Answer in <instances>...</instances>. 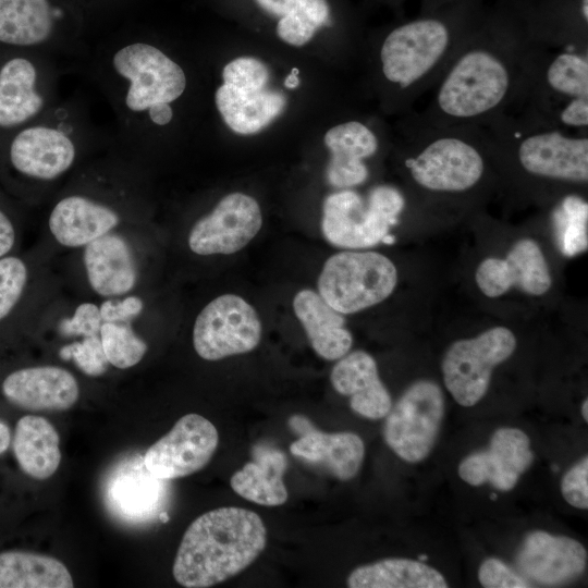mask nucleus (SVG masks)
Segmentation results:
<instances>
[{
	"label": "nucleus",
	"mask_w": 588,
	"mask_h": 588,
	"mask_svg": "<svg viewBox=\"0 0 588 588\" xmlns=\"http://www.w3.org/2000/svg\"><path fill=\"white\" fill-rule=\"evenodd\" d=\"M82 90L0 135V186L25 209L45 207L66 181L114 139Z\"/></svg>",
	"instance_id": "1"
},
{
	"label": "nucleus",
	"mask_w": 588,
	"mask_h": 588,
	"mask_svg": "<svg viewBox=\"0 0 588 588\" xmlns=\"http://www.w3.org/2000/svg\"><path fill=\"white\" fill-rule=\"evenodd\" d=\"M535 44L523 32L475 29L412 111L440 126L485 125L514 110L523 98Z\"/></svg>",
	"instance_id": "2"
},
{
	"label": "nucleus",
	"mask_w": 588,
	"mask_h": 588,
	"mask_svg": "<svg viewBox=\"0 0 588 588\" xmlns=\"http://www.w3.org/2000/svg\"><path fill=\"white\" fill-rule=\"evenodd\" d=\"M45 207L38 240L57 255L121 226L152 221L147 168L112 142L85 162Z\"/></svg>",
	"instance_id": "3"
},
{
	"label": "nucleus",
	"mask_w": 588,
	"mask_h": 588,
	"mask_svg": "<svg viewBox=\"0 0 588 588\" xmlns=\"http://www.w3.org/2000/svg\"><path fill=\"white\" fill-rule=\"evenodd\" d=\"M78 63L109 105L115 145L126 156L144 126L162 127L172 122V105L187 87L183 68L146 40L86 47Z\"/></svg>",
	"instance_id": "4"
},
{
	"label": "nucleus",
	"mask_w": 588,
	"mask_h": 588,
	"mask_svg": "<svg viewBox=\"0 0 588 588\" xmlns=\"http://www.w3.org/2000/svg\"><path fill=\"white\" fill-rule=\"evenodd\" d=\"M158 246L152 221L134 223L57 255L56 262L70 293L95 299L121 297L155 289Z\"/></svg>",
	"instance_id": "5"
},
{
	"label": "nucleus",
	"mask_w": 588,
	"mask_h": 588,
	"mask_svg": "<svg viewBox=\"0 0 588 588\" xmlns=\"http://www.w3.org/2000/svg\"><path fill=\"white\" fill-rule=\"evenodd\" d=\"M266 543L267 529L257 513L236 506L211 510L184 532L173 577L186 588L211 587L244 571Z\"/></svg>",
	"instance_id": "6"
},
{
	"label": "nucleus",
	"mask_w": 588,
	"mask_h": 588,
	"mask_svg": "<svg viewBox=\"0 0 588 588\" xmlns=\"http://www.w3.org/2000/svg\"><path fill=\"white\" fill-rule=\"evenodd\" d=\"M474 30L425 16L402 23L384 36L378 50L380 76L400 110L412 111Z\"/></svg>",
	"instance_id": "7"
},
{
	"label": "nucleus",
	"mask_w": 588,
	"mask_h": 588,
	"mask_svg": "<svg viewBox=\"0 0 588 588\" xmlns=\"http://www.w3.org/2000/svg\"><path fill=\"white\" fill-rule=\"evenodd\" d=\"M411 150L404 168L413 183L431 194L460 195L477 187L487 172L491 146L482 126H440L419 121L412 111L405 122Z\"/></svg>",
	"instance_id": "8"
},
{
	"label": "nucleus",
	"mask_w": 588,
	"mask_h": 588,
	"mask_svg": "<svg viewBox=\"0 0 588 588\" xmlns=\"http://www.w3.org/2000/svg\"><path fill=\"white\" fill-rule=\"evenodd\" d=\"M490 144L511 151L526 174L562 183L588 181V134L564 130L525 112H506L481 125Z\"/></svg>",
	"instance_id": "9"
},
{
	"label": "nucleus",
	"mask_w": 588,
	"mask_h": 588,
	"mask_svg": "<svg viewBox=\"0 0 588 588\" xmlns=\"http://www.w3.org/2000/svg\"><path fill=\"white\" fill-rule=\"evenodd\" d=\"M515 111L588 134V51L535 44Z\"/></svg>",
	"instance_id": "10"
},
{
	"label": "nucleus",
	"mask_w": 588,
	"mask_h": 588,
	"mask_svg": "<svg viewBox=\"0 0 588 588\" xmlns=\"http://www.w3.org/2000/svg\"><path fill=\"white\" fill-rule=\"evenodd\" d=\"M56 258L40 240L0 258V351L33 341L44 311L64 290Z\"/></svg>",
	"instance_id": "11"
},
{
	"label": "nucleus",
	"mask_w": 588,
	"mask_h": 588,
	"mask_svg": "<svg viewBox=\"0 0 588 588\" xmlns=\"http://www.w3.org/2000/svg\"><path fill=\"white\" fill-rule=\"evenodd\" d=\"M155 289L121 297L95 299L79 296L76 339L96 335L110 368L137 367L150 350L148 331L156 322Z\"/></svg>",
	"instance_id": "12"
},
{
	"label": "nucleus",
	"mask_w": 588,
	"mask_h": 588,
	"mask_svg": "<svg viewBox=\"0 0 588 588\" xmlns=\"http://www.w3.org/2000/svg\"><path fill=\"white\" fill-rule=\"evenodd\" d=\"M64 69L38 51H0V135L46 112L61 96Z\"/></svg>",
	"instance_id": "13"
},
{
	"label": "nucleus",
	"mask_w": 588,
	"mask_h": 588,
	"mask_svg": "<svg viewBox=\"0 0 588 588\" xmlns=\"http://www.w3.org/2000/svg\"><path fill=\"white\" fill-rule=\"evenodd\" d=\"M405 199L390 185L371 188L366 197L346 188L326 197L321 230L326 240L341 248H369L389 234L399 221Z\"/></svg>",
	"instance_id": "14"
},
{
	"label": "nucleus",
	"mask_w": 588,
	"mask_h": 588,
	"mask_svg": "<svg viewBox=\"0 0 588 588\" xmlns=\"http://www.w3.org/2000/svg\"><path fill=\"white\" fill-rule=\"evenodd\" d=\"M397 270L376 252H340L329 257L318 278V293L336 311L354 314L388 298Z\"/></svg>",
	"instance_id": "15"
},
{
	"label": "nucleus",
	"mask_w": 588,
	"mask_h": 588,
	"mask_svg": "<svg viewBox=\"0 0 588 588\" xmlns=\"http://www.w3.org/2000/svg\"><path fill=\"white\" fill-rule=\"evenodd\" d=\"M261 339L255 308L235 294H222L206 303L192 326V344L204 360L217 362L253 351Z\"/></svg>",
	"instance_id": "16"
},
{
	"label": "nucleus",
	"mask_w": 588,
	"mask_h": 588,
	"mask_svg": "<svg viewBox=\"0 0 588 588\" xmlns=\"http://www.w3.org/2000/svg\"><path fill=\"white\" fill-rule=\"evenodd\" d=\"M516 338L505 327H494L473 339L454 342L442 362L443 380L462 406L477 404L486 394L492 370L515 351Z\"/></svg>",
	"instance_id": "17"
},
{
	"label": "nucleus",
	"mask_w": 588,
	"mask_h": 588,
	"mask_svg": "<svg viewBox=\"0 0 588 588\" xmlns=\"http://www.w3.org/2000/svg\"><path fill=\"white\" fill-rule=\"evenodd\" d=\"M444 414L441 388L430 380L411 384L387 414L383 437L402 460L417 463L433 448Z\"/></svg>",
	"instance_id": "18"
},
{
	"label": "nucleus",
	"mask_w": 588,
	"mask_h": 588,
	"mask_svg": "<svg viewBox=\"0 0 588 588\" xmlns=\"http://www.w3.org/2000/svg\"><path fill=\"white\" fill-rule=\"evenodd\" d=\"M262 215L255 198L243 193L223 196L189 226L185 245L198 258L230 255L243 249L259 232Z\"/></svg>",
	"instance_id": "19"
},
{
	"label": "nucleus",
	"mask_w": 588,
	"mask_h": 588,
	"mask_svg": "<svg viewBox=\"0 0 588 588\" xmlns=\"http://www.w3.org/2000/svg\"><path fill=\"white\" fill-rule=\"evenodd\" d=\"M218 442L217 428L210 420L187 414L147 449L143 463L154 477L164 481L186 477L209 463Z\"/></svg>",
	"instance_id": "20"
},
{
	"label": "nucleus",
	"mask_w": 588,
	"mask_h": 588,
	"mask_svg": "<svg viewBox=\"0 0 588 588\" xmlns=\"http://www.w3.org/2000/svg\"><path fill=\"white\" fill-rule=\"evenodd\" d=\"M2 396L29 412H64L81 396V384L68 368L54 364H29L12 368L0 380Z\"/></svg>",
	"instance_id": "21"
},
{
	"label": "nucleus",
	"mask_w": 588,
	"mask_h": 588,
	"mask_svg": "<svg viewBox=\"0 0 588 588\" xmlns=\"http://www.w3.org/2000/svg\"><path fill=\"white\" fill-rule=\"evenodd\" d=\"M534 460L528 436L517 428L502 427L494 431L489 448L466 456L458 475L470 486L490 482L501 491L515 487Z\"/></svg>",
	"instance_id": "22"
},
{
	"label": "nucleus",
	"mask_w": 588,
	"mask_h": 588,
	"mask_svg": "<svg viewBox=\"0 0 588 588\" xmlns=\"http://www.w3.org/2000/svg\"><path fill=\"white\" fill-rule=\"evenodd\" d=\"M479 290L494 298L505 294L511 287L539 296L551 287V274L542 250L536 241H517L507 256L486 258L475 274Z\"/></svg>",
	"instance_id": "23"
},
{
	"label": "nucleus",
	"mask_w": 588,
	"mask_h": 588,
	"mask_svg": "<svg viewBox=\"0 0 588 588\" xmlns=\"http://www.w3.org/2000/svg\"><path fill=\"white\" fill-rule=\"evenodd\" d=\"M516 563L527 577L543 585H559L583 574L587 551L575 539L536 530L525 537Z\"/></svg>",
	"instance_id": "24"
},
{
	"label": "nucleus",
	"mask_w": 588,
	"mask_h": 588,
	"mask_svg": "<svg viewBox=\"0 0 588 588\" xmlns=\"http://www.w3.org/2000/svg\"><path fill=\"white\" fill-rule=\"evenodd\" d=\"M330 151L326 171L328 183L339 189L363 184L369 176L365 160L379 149L375 131L358 120H350L329 128L323 138Z\"/></svg>",
	"instance_id": "25"
},
{
	"label": "nucleus",
	"mask_w": 588,
	"mask_h": 588,
	"mask_svg": "<svg viewBox=\"0 0 588 588\" xmlns=\"http://www.w3.org/2000/svg\"><path fill=\"white\" fill-rule=\"evenodd\" d=\"M330 381L338 393L350 397L351 408L365 418H383L392 407L376 360L364 351L341 357L331 370Z\"/></svg>",
	"instance_id": "26"
},
{
	"label": "nucleus",
	"mask_w": 588,
	"mask_h": 588,
	"mask_svg": "<svg viewBox=\"0 0 588 588\" xmlns=\"http://www.w3.org/2000/svg\"><path fill=\"white\" fill-rule=\"evenodd\" d=\"M290 451L340 480L355 477L365 457V445L358 434L347 431L329 433L314 426L290 445Z\"/></svg>",
	"instance_id": "27"
},
{
	"label": "nucleus",
	"mask_w": 588,
	"mask_h": 588,
	"mask_svg": "<svg viewBox=\"0 0 588 588\" xmlns=\"http://www.w3.org/2000/svg\"><path fill=\"white\" fill-rule=\"evenodd\" d=\"M293 309L311 347L320 357L336 360L348 353L353 336L345 328V318L319 293L308 289L297 292Z\"/></svg>",
	"instance_id": "28"
},
{
	"label": "nucleus",
	"mask_w": 588,
	"mask_h": 588,
	"mask_svg": "<svg viewBox=\"0 0 588 588\" xmlns=\"http://www.w3.org/2000/svg\"><path fill=\"white\" fill-rule=\"evenodd\" d=\"M215 103L223 122L235 133H258L285 109L286 97L275 90L243 89L222 84L215 93Z\"/></svg>",
	"instance_id": "29"
},
{
	"label": "nucleus",
	"mask_w": 588,
	"mask_h": 588,
	"mask_svg": "<svg viewBox=\"0 0 588 588\" xmlns=\"http://www.w3.org/2000/svg\"><path fill=\"white\" fill-rule=\"evenodd\" d=\"M135 464L114 474L108 483L107 498L112 511L122 518L144 522L160 516L166 486L164 480L154 477L145 468L143 460L136 468Z\"/></svg>",
	"instance_id": "30"
},
{
	"label": "nucleus",
	"mask_w": 588,
	"mask_h": 588,
	"mask_svg": "<svg viewBox=\"0 0 588 588\" xmlns=\"http://www.w3.org/2000/svg\"><path fill=\"white\" fill-rule=\"evenodd\" d=\"M253 461L231 477L230 485L242 498L264 506L282 505L287 500L283 482L287 462L285 454L272 445L257 444Z\"/></svg>",
	"instance_id": "31"
},
{
	"label": "nucleus",
	"mask_w": 588,
	"mask_h": 588,
	"mask_svg": "<svg viewBox=\"0 0 588 588\" xmlns=\"http://www.w3.org/2000/svg\"><path fill=\"white\" fill-rule=\"evenodd\" d=\"M11 442L15 460L28 477L45 480L57 471L61 462L59 434L45 417H21Z\"/></svg>",
	"instance_id": "32"
},
{
	"label": "nucleus",
	"mask_w": 588,
	"mask_h": 588,
	"mask_svg": "<svg viewBox=\"0 0 588 588\" xmlns=\"http://www.w3.org/2000/svg\"><path fill=\"white\" fill-rule=\"evenodd\" d=\"M350 588H446L436 568L408 559H384L356 567L347 577Z\"/></svg>",
	"instance_id": "33"
},
{
	"label": "nucleus",
	"mask_w": 588,
	"mask_h": 588,
	"mask_svg": "<svg viewBox=\"0 0 588 588\" xmlns=\"http://www.w3.org/2000/svg\"><path fill=\"white\" fill-rule=\"evenodd\" d=\"M73 578L58 559L25 551L0 553V588H72Z\"/></svg>",
	"instance_id": "34"
},
{
	"label": "nucleus",
	"mask_w": 588,
	"mask_h": 588,
	"mask_svg": "<svg viewBox=\"0 0 588 588\" xmlns=\"http://www.w3.org/2000/svg\"><path fill=\"white\" fill-rule=\"evenodd\" d=\"M555 240L560 252L574 257L588 247V204L583 197L566 195L552 213Z\"/></svg>",
	"instance_id": "35"
},
{
	"label": "nucleus",
	"mask_w": 588,
	"mask_h": 588,
	"mask_svg": "<svg viewBox=\"0 0 588 588\" xmlns=\"http://www.w3.org/2000/svg\"><path fill=\"white\" fill-rule=\"evenodd\" d=\"M330 7L327 0H297L277 24V34L284 42L301 47L323 25H329Z\"/></svg>",
	"instance_id": "36"
},
{
	"label": "nucleus",
	"mask_w": 588,
	"mask_h": 588,
	"mask_svg": "<svg viewBox=\"0 0 588 588\" xmlns=\"http://www.w3.org/2000/svg\"><path fill=\"white\" fill-rule=\"evenodd\" d=\"M25 210L0 186V258L23 249Z\"/></svg>",
	"instance_id": "37"
},
{
	"label": "nucleus",
	"mask_w": 588,
	"mask_h": 588,
	"mask_svg": "<svg viewBox=\"0 0 588 588\" xmlns=\"http://www.w3.org/2000/svg\"><path fill=\"white\" fill-rule=\"evenodd\" d=\"M223 84L243 89H265L269 81V70L260 60L252 57H240L224 65Z\"/></svg>",
	"instance_id": "38"
},
{
	"label": "nucleus",
	"mask_w": 588,
	"mask_h": 588,
	"mask_svg": "<svg viewBox=\"0 0 588 588\" xmlns=\"http://www.w3.org/2000/svg\"><path fill=\"white\" fill-rule=\"evenodd\" d=\"M478 579L486 588H527L529 581L495 558L485 560L478 571Z\"/></svg>",
	"instance_id": "39"
},
{
	"label": "nucleus",
	"mask_w": 588,
	"mask_h": 588,
	"mask_svg": "<svg viewBox=\"0 0 588 588\" xmlns=\"http://www.w3.org/2000/svg\"><path fill=\"white\" fill-rule=\"evenodd\" d=\"M564 500L577 509L588 507V457L585 456L568 469L562 478Z\"/></svg>",
	"instance_id": "40"
},
{
	"label": "nucleus",
	"mask_w": 588,
	"mask_h": 588,
	"mask_svg": "<svg viewBox=\"0 0 588 588\" xmlns=\"http://www.w3.org/2000/svg\"><path fill=\"white\" fill-rule=\"evenodd\" d=\"M260 9L268 14L282 17L285 15L296 3L297 0H255Z\"/></svg>",
	"instance_id": "41"
},
{
	"label": "nucleus",
	"mask_w": 588,
	"mask_h": 588,
	"mask_svg": "<svg viewBox=\"0 0 588 588\" xmlns=\"http://www.w3.org/2000/svg\"><path fill=\"white\" fill-rule=\"evenodd\" d=\"M12 436L10 427L0 419V455L5 453L11 444Z\"/></svg>",
	"instance_id": "42"
},
{
	"label": "nucleus",
	"mask_w": 588,
	"mask_h": 588,
	"mask_svg": "<svg viewBox=\"0 0 588 588\" xmlns=\"http://www.w3.org/2000/svg\"><path fill=\"white\" fill-rule=\"evenodd\" d=\"M298 73H299V71L296 68H293L291 70V73L284 79V85H285L286 88L294 89V88L298 87V85H299Z\"/></svg>",
	"instance_id": "43"
},
{
	"label": "nucleus",
	"mask_w": 588,
	"mask_h": 588,
	"mask_svg": "<svg viewBox=\"0 0 588 588\" xmlns=\"http://www.w3.org/2000/svg\"><path fill=\"white\" fill-rule=\"evenodd\" d=\"M581 415H583L585 421H588V401H587V399L584 400V402H583Z\"/></svg>",
	"instance_id": "44"
},
{
	"label": "nucleus",
	"mask_w": 588,
	"mask_h": 588,
	"mask_svg": "<svg viewBox=\"0 0 588 588\" xmlns=\"http://www.w3.org/2000/svg\"><path fill=\"white\" fill-rule=\"evenodd\" d=\"M394 241H395V238H394L393 235L387 234V235L382 238L381 243H384V244H393Z\"/></svg>",
	"instance_id": "45"
}]
</instances>
